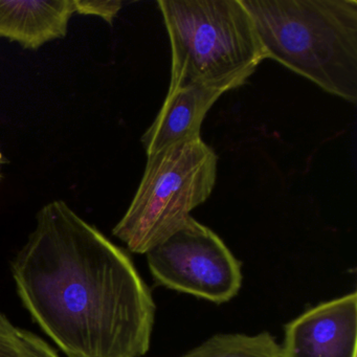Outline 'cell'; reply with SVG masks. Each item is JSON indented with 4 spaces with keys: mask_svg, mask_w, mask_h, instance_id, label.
Wrapping results in <instances>:
<instances>
[{
    "mask_svg": "<svg viewBox=\"0 0 357 357\" xmlns=\"http://www.w3.org/2000/svg\"><path fill=\"white\" fill-rule=\"evenodd\" d=\"M33 321L68 357H142L155 317L131 259L61 200L37 215L11 265Z\"/></svg>",
    "mask_w": 357,
    "mask_h": 357,
    "instance_id": "obj_1",
    "label": "cell"
},
{
    "mask_svg": "<svg viewBox=\"0 0 357 357\" xmlns=\"http://www.w3.org/2000/svg\"><path fill=\"white\" fill-rule=\"evenodd\" d=\"M266 59L357 100L356 0H241Z\"/></svg>",
    "mask_w": 357,
    "mask_h": 357,
    "instance_id": "obj_2",
    "label": "cell"
},
{
    "mask_svg": "<svg viewBox=\"0 0 357 357\" xmlns=\"http://www.w3.org/2000/svg\"><path fill=\"white\" fill-rule=\"evenodd\" d=\"M171 45L169 91L193 84L242 86L266 59L241 0H160Z\"/></svg>",
    "mask_w": 357,
    "mask_h": 357,
    "instance_id": "obj_3",
    "label": "cell"
},
{
    "mask_svg": "<svg viewBox=\"0 0 357 357\" xmlns=\"http://www.w3.org/2000/svg\"><path fill=\"white\" fill-rule=\"evenodd\" d=\"M137 194L114 229L129 250L146 255L178 231L216 183L217 155L202 137L147 156Z\"/></svg>",
    "mask_w": 357,
    "mask_h": 357,
    "instance_id": "obj_4",
    "label": "cell"
},
{
    "mask_svg": "<svg viewBox=\"0 0 357 357\" xmlns=\"http://www.w3.org/2000/svg\"><path fill=\"white\" fill-rule=\"evenodd\" d=\"M160 285L217 304L241 288V267L222 240L194 218L146 254Z\"/></svg>",
    "mask_w": 357,
    "mask_h": 357,
    "instance_id": "obj_5",
    "label": "cell"
},
{
    "mask_svg": "<svg viewBox=\"0 0 357 357\" xmlns=\"http://www.w3.org/2000/svg\"><path fill=\"white\" fill-rule=\"evenodd\" d=\"M357 294L309 309L285 328L284 357H356Z\"/></svg>",
    "mask_w": 357,
    "mask_h": 357,
    "instance_id": "obj_6",
    "label": "cell"
},
{
    "mask_svg": "<svg viewBox=\"0 0 357 357\" xmlns=\"http://www.w3.org/2000/svg\"><path fill=\"white\" fill-rule=\"evenodd\" d=\"M227 91V87L208 84L187 85L169 91L160 114L142 137L147 156L200 137L202 121Z\"/></svg>",
    "mask_w": 357,
    "mask_h": 357,
    "instance_id": "obj_7",
    "label": "cell"
},
{
    "mask_svg": "<svg viewBox=\"0 0 357 357\" xmlns=\"http://www.w3.org/2000/svg\"><path fill=\"white\" fill-rule=\"evenodd\" d=\"M74 14V0H0V38L37 50L63 38Z\"/></svg>",
    "mask_w": 357,
    "mask_h": 357,
    "instance_id": "obj_8",
    "label": "cell"
},
{
    "mask_svg": "<svg viewBox=\"0 0 357 357\" xmlns=\"http://www.w3.org/2000/svg\"><path fill=\"white\" fill-rule=\"evenodd\" d=\"M181 357H284L268 332L257 335L218 334Z\"/></svg>",
    "mask_w": 357,
    "mask_h": 357,
    "instance_id": "obj_9",
    "label": "cell"
},
{
    "mask_svg": "<svg viewBox=\"0 0 357 357\" xmlns=\"http://www.w3.org/2000/svg\"><path fill=\"white\" fill-rule=\"evenodd\" d=\"M0 357H60L36 334L14 326L0 312Z\"/></svg>",
    "mask_w": 357,
    "mask_h": 357,
    "instance_id": "obj_10",
    "label": "cell"
},
{
    "mask_svg": "<svg viewBox=\"0 0 357 357\" xmlns=\"http://www.w3.org/2000/svg\"><path fill=\"white\" fill-rule=\"evenodd\" d=\"M75 13L81 15L99 16L106 22L112 24L122 8V3L118 0L97 1V0H74Z\"/></svg>",
    "mask_w": 357,
    "mask_h": 357,
    "instance_id": "obj_11",
    "label": "cell"
},
{
    "mask_svg": "<svg viewBox=\"0 0 357 357\" xmlns=\"http://www.w3.org/2000/svg\"><path fill=\"white\" fill-rule=\"evenodd\" d=\"M3 153H1V151H0V168H1V166H3ZM0 177H1V175H0Z\"/></svg>",
    "mask_w": 357,
    "mask_h": 357,
    "instance_id": "obj_12",
    "label": "cell"
}]
</instances>
